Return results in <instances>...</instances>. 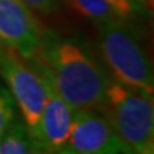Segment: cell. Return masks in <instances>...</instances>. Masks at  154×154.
I'll use <instances>...</instances> for the list:
<instances>
[{"label":"cell","instance_id":"cell-1","mask_svg":"<svg viewBox=\"0 0 154 154\" xmlns=\"http://www.w3.org/2000/svg\"><path fill=\"white\" fill-rule=\"evenodd\" d=\"M73 110H103L111 76L80 36L44 30L37 54L30 59Z\"/></svg>","mask_w":154,"mask_h":154},{"label":"cell","instance_id":"cell-2","mask_svg":"<svg viewBox=\"0 0 154 154\" xmlns=\"http://www.w3.org/2000/svg\"><path fill=\"white\" fill-rule=\"evenodd\" d=\"M97 46L111 79L153 96V66L131 22L116 19L97 24Z\"/></svg>","mask_w":154,"mask_h":154},{"label":"cell","instance_id":"cell-3","mask_svg":"<svg viewBox=\"0 0 154 154\" xmlns=\"http://www.w3.org/2000/svg\"><path fill=\"white\" fill-rule=\"evenodd\" d=\"M103 113L128 154H154L153 96L110 79Z\"/></svg>","mask_w":154,"mask_h":154},{"label":"cell","instance_id":"cell-4","mask_svg":"<svg viewBox=\"0 0 154 154\" xmlns=\"http://www.w3.org/2000/svg\"><path fill=\"white\" fill-rule=\"evenodd\" d=\"M0 77L20 110L23 123L34 136L44 103L47 86L44 77L29 60L0 43Z\"/></svg>","mask_w":154,"mask_h":154},{"label":"cell","instance_id":"cell-5","mask_svg":"<svg viewBox=\"0 0 154 154\" xmlns=\"http://www.w3.org/2000/svg\"><path fill=\"white\" fill-rule=\"evenodd\" d=\"M63 151L82 154H128L101 110H76Z\"/></svg>","mask_w":154,"mask_h":154},{"label":"cell","instance_id":"cell-6","mask_svg":"<svg viewBox=\"0 0 154 154\" xmlns=\"http://www.w3.org/2000/svg\"><path fill=\"white\" fill-rule=\"evenodd\" d=\"M43 27L22 0H0V43L30 60L42 46Z\"/></svg>","mask_w":154,"mask_h":154},{"label":"cell","instance_id":"cell-7","mask_svg":"<svg viewBox=\"0 0 154 154\" xmlns=\"http://www.w3.org/2000/svg\"><path fill=\"white\" fill-rule=\"evenodd\" d=\"M46 86L47 99L33 138L37 154H59L63 151L69 138L74 110L47 80Z\"/></svg>","mask_w":154,"mask_h":154},{"label":"cell","instance_id":"cell-8","mask_svg":"<svg viewBox=\"0 0 154 154\" xmlns=\"http://www.w3.org/2000/svg\"><path fill=\"white\" fill-rule=\"evenodd\" d=\"M0 154H37L34 138L23 121L14 120L0 138Z\"/></svg>","mask_w":154,"mask_h":154},{"label":"cell","instance_id":"cell-9","mask_svg":"<svg viewBox=\"0 0 154 154\" xmlns=\"http://www.w3.org/2000/svg\"><path fill=\"white\" fill-rule=\"evenodd\" d=\"M63 2L70 6L79 16L94 23L96 26L120 19L109 3V0H63Z\"/></svg>","mask_w":154,"mask_h":154},{"label":"cell","instance_id":"cell-10","mask_svg":"<svg viewBox=\"0 0 154 154\" xmlns=\"http://www.w3.org/2000/svg\"><path fill=\"white\" fill-rule=\"evenodd\" d=\"M117 16L126 22L147 20L151 0H109Z\"/></svg>","mask_w":154,"mask_h":154},{"label":"cell","instance_id":"cell-11","mask_svg":"<svg viewBox=\"0 0 154 154\" xmlns=\"http://www.w3.org/2000/svg\"><path fill=\"white\" fill-rule=\"evenodd\" d=\"M16 120V103L10 91L0 86V138L6 134Z\"/></svg>","mask_w":154,"mask_h":154},{"label":"cell","instance_id":"cell-12","mask_svg":"<svg viewBox=\"0 0 154 154\" xmlns=\"http://www.w3.org/2000/svg\"><path fill=\"white\" fill-rule=\"evenodd\" d=\"M33 13L42 16H51L61 11L64 2L63 0H22Z\"/></svg>","mask_w":154,"mask_h":154},{"label":"cell","instance_id":"cell-13","mask_svg":"<svg viewBox=\"0 0 154 154\" xmlns=\"http://www.w3.org/2000/svg\"><path fill=\"white\" fill-rule=\"evenodd\" d=\"M59 154H82V153H69V151H61Z\"/></svg>","mask_w":154,"mask_h":154}]
</instances>
